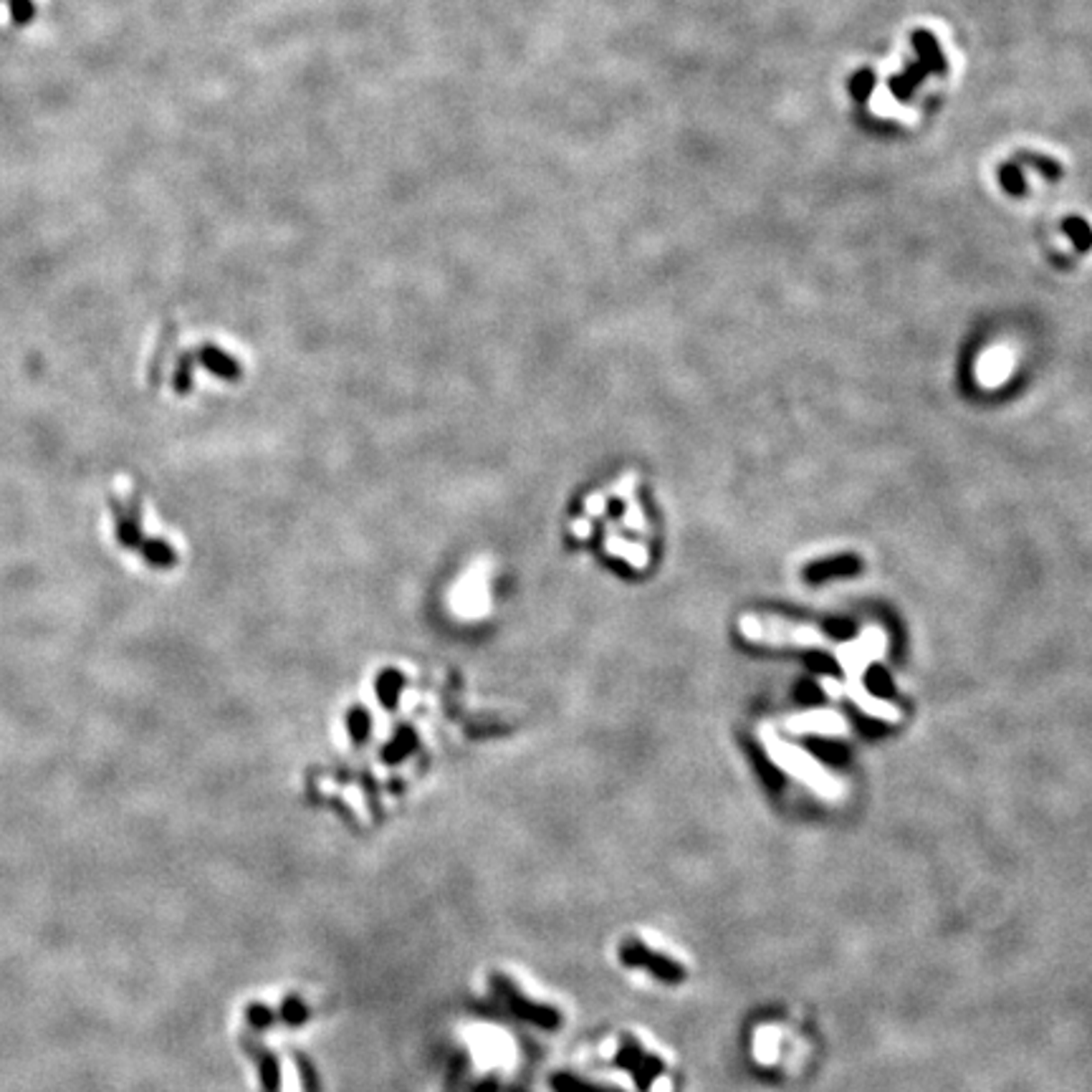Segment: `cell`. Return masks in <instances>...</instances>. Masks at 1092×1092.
<instances>
[{
	"mask_svg": "<svg viewBox=\"0 0 1092 1092\" xmlns=\"http://www.w3.org/2000/svg\"><path fill=\"white\" fill-rule=\"evenodd\" d=\"M741 632L756 642H792V645H819L827 648V640L807 625H792L776 617H756L748 614L741 620Z\"/></svg>",
	"mask_w": 1092,
	"mask_h": 1092,
	"instance_id": "6da1fadb",
	"label": "cell"
},
{
	"mask_svg": "<svg viewBox=\"0 0 1092 1092\" xmlns=\"http://www.w3.org/2000/svg\"><path fill=\"white\" fill-rule=\"evenodd\" d=\"M1067 228H1070V233L1075 236V243H1078L1079 248H1090L1092 230L1085 220H1079V218H1075V220H1067Z\"/></svg>",
	"mask_w": 1092,
	"mask_h": 1092,
	"instance_id": "5b68a950",
	"label": "cell"
},
{
	"mask_svg": "<svg viewBox=\"0 0 1092 1092\" xmlns=\"http://www.w3.org/2000/svg\"><path fill=\"white\" fill-rule=\"evenodd\" d=\"M0 3L8 5V13H11V21H13L15 26H28V23L36 18V13H39V8L33 5V0H0Z\"/></svg>",
	"mask_w": 1092,
	"mask_h": 1092,
	"instance_id": "277c9868",
	"label": "cell"
},
{
	"mask_svg": "<svg viewBox=\"0 0 1092 1092\" xmlns=\"http://www.w3.org/2000/svg\"><path fill=\"white\" fill-rule=\"evenodd\" d=\"M1001 183H1004V187L1009 190V192H1022L1025 187H1022V177H1019V173H1016V167L1014 165H1007L1004 170H1001Z\"/></svg>",
	"mask_w": 1092,
	"mask_h": 1092,
	"instance_id": "8992f818",
	"label": "cell"
},
{
	"mask_svg": "<svg viewBox=\"0 0 1092 1092\" xmlns=\"http://www.w3.org/2000/svg\"><path fill=\"white\" fill-rule=\"evenodd\" d=\"M1014 370V354L1004 346L989 349L984 357L979 360L976 367V377L984 387H999Z\"/></svg>",
	"mask_w": 1092,
	"mask_h": 1092,
	"instance_id": "7a4b0ae2",
	"label": "cell"
},
{
	"mask_svg": "<svg viewBox=\"0 0 1092 1092\" xmlns=\"http://www.w3.org/2000/svg\"><path fill=\"white\" fill-rule=\"evenodd\" d=\"M789 726H792L794 731H800V733H807V731H814V733H842V731H845V721L839 719L837 713H829V711H822V713H804V716H797V719L789 721Z\"/></svg>",
	"mask_w": 1092,
	"mask_h": 1092,
	"instance_id": "3957f363",
	"label": "cell"
}]
</instances>
